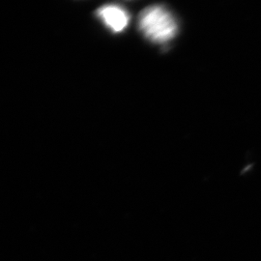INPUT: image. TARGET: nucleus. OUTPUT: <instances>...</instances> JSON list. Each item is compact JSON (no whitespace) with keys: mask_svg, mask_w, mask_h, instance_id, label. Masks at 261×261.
<instances>
[{"mask_svg":"<svg viewBox=\"0 0 261 261\" xmlns=\"http://www.w3.org/2000/svg\"><path fill=\"white\" fill-rule=\"evenodd\" d=\"M140 28L146 37L156 43H166L177 33L175 19L161 6L149 7L140 14Z\"/></svg>","mask_w":261,"mask_h":261,"instance_id":"nucleus-1","label":"nucleus"},{"mask_svg":"<svg viewBox=\"0 0 261 261\" xmlns=\"http://www.w3.org/2000/svg\"><path fill=\"white\" fill-rule=\"evenodd\" d=\"M98 18L113 32H121L129 24L130 17L125 10L117 5H106L97 11Z\"/></svg>","mask_w":261,"mask_h":261,"instance_id":"nucleus-2","label":"nucleus"}]
</instances>
